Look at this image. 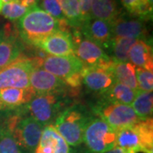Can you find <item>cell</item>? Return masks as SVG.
<instances>
[{
	"label": "cell",
	"mask_w": 153,
	"mask_h": 153,
	"mask_svg": "<svg viewBox=\"0 0 153 153\" xmlns=\"http://www.w3.org/2000/svg\"><path fill=\"white\" fill-rule=\"evenodd\" d=\"M69 153H91L88 149H78V150H74V149H70Z\"/></svg>",
	"instance_id": "31"
},
{
	"label": "cell",
	"mask_w": 153,
	"mask_h": 153,
	"mask_svg": "<svg viewBox=\"0 0 153 153\" xmlns=\"http://www.w3.org/2000/svg\"><path fill=\"white\" fill-rule=\"evenodd\" d=\"M92 116L81 105H71L61 111L52 125L69 146L77 147L83 143L84 130Z\"/></svg>",
	"instance_id": "2"
},
{
	"label": "cell",
	"mask_w": 153,
	"mask_h": 153,
	"mask_svg": "<svg viewBox=\"0 0 153 153\" xmlns=\"http://www.w3.org/2000/svg\"><path fill=\"white\" fill-rule=\"evenodd\" d=\"M111 72L116 82H118L137 91L136 67L131 62H117L114 60L111 66Z\"/></svg>",
	"instance_id": "22"
},
{
	"label": "cell",
	"mask_w": 153,
	"mask_h": 153,
	"mask_svg": "<svg viewBox=\"0 0 153 153\" xmlns=\"http://www.w3.org/2000/svg\"><path fill=\"white\" fill-rule=\"evenodd\" d=\"M122 12L117 0H92L90 18L102 20L111 24Z\"/></svg>",
	"instance_id": "21"
},
{
	"label": "cell",
	"mask_w": 153,
	"mask_h": 153,
	"mask_svg": "<svg viewBox=\"0 0 153 153\" xmlns=\"http://www.w3.org/2000/svg\"><path fill=\"white\" fill-rule=\"evenodd\" d=\"M111 25L113 37H124L149 40L146 25L144 20L133 16L128 13L121 14Z\"/></svg>",
	"instance_id": "12"
},
{
	"label": "cell",
	"mask_w": 153,
	"mask_h": 153,
	"mask_svg": "<svg viewBox=\"0 0 153 153\" xmlns=\"http://www.w3.org/2000/svg\"><path fill=\"white\" fill-rule=\"evenodd\" d=\"M82 63L75 55L70 56H44L41 61V67L55 76L66 81L71 76L81 74Z\"/></svg>",
	"instance_id": "11"
},
{
	"label": "cell",
	"mask_w": 153,
	"mask_h": 153,
	"mask_svg": "<svg viewBox=\"0 0 153 153\" xmlns=\"http://www.w3.org/2000/svg\"><path fill=\"white\" fill-rule=\"evenodd\" d=\"M82 83L88 89L100 94L105 93L116 82L111 68L102 66H83Z\"/></svg>",
	"instance_id": "13"
},
{
	"label": "cell",
	"mask_w": 153,
	"mask_h": 153,
	"mask_svg": "<svg viewBox=\"0 0 153 153\" xmlns=\"http://www.w3.org/2000/svg\"><path fill=\"white\" fill-rule=\"evenodd\" d=\"M67 106L66 92L36 94L24 105L26 113L43 126L52 125L57 116Z\"/></svg>",
	"instance_id": "5"
},
{
	"label": "cell",
	"mask_w": 153,
	"mask_h": 153,
	"mask_svg": "<svg viewBox=\"0 0 153 153\" xmlns=\"http://www.w3.org/2000/svg\"><path fill=\"white\" fill-rule=\"evenodd\" d=\"M0 117V153H23L13 134L10 111Z\"/></svg>",
	"instance_id": "20"
},
{
	"label": "cell",
	"mask_w": 153,
	"mask_h": 153,
	"mask_svg": "<svg viewBox=\"0 0 153 153\" xmlns=\"http://www.w3.org/2000/svg\"><path fill=\"white\" fill-rule=\"evenodd\" d=\"M36 93L31 88H0V111L17 109L28 104Z\"/></svg>",
	"instance_id": "17"
},
{
	"label": "cell",
	"mask_w": 153,
	"mask_h": 153,
	"mask_svg": "<svg viewBox=\"0 0 153 153\" xmlns=\"http://www.w3.org/2000/svg\"><path fill=\"white\" fill-rule=\"evenodd\" d=\"M42 59L22 57L0 70V88L30 87V76L37 66H41Z\"/></svg>",
	"instance_id": "8"
},
{
	"label": "cell",
	"mask_w": 153,
	"mask_h": 153,
	"mask_svg": "<svg viewBox=\"0 0 153 153\" xmlns=\"http://www.w3.org/2000/svg\"><path fill=\"white\" fill-rule=\"evenodd\" d=\"M37 48L53 56H70L74 55V44L71 33L56 31L44 39Z\"/></svg>",
	"instance_id": "15"
},
{
	"label": "cell",
	"mask_w": 153,
	"mask_h": 153,
	"mask_svg": "<svg viewBox=\"0 0 153 153\" xmlns=\"http://www.w3.org/2000/svg\"><path fill=\"white\" fill-rule=\"evenodd\" d=\"M62 13L69 26L72 28H80L82 22L79 0H57Z\"/></svg>",
	"instance_id": "26"
},
{
	"label": "cell",
	"mask_w": 153,
	"mask_h": 153,
	"mask_svg": "<svg viewBox=\"0 0 153 153\" xmlns=\"http://www.w3.org/2000/svg\"><path fill=\"white\" fill-rule=\"evenodd\" d=\"M79 29L84 37L98 44L105 51L109 49L110 43L113 36L111 25L108 22L90 18L84 22Z\"/></svg>",
	"instance_id": "16"
},
{
	"label": "cell",
	"mask_w": 153,
	"mask_h": 153,
	"mask_svg": "<svg viewBox=\"0 0 153 153\" xmlns=\"http://www.w3.org/2000/svg\"><path fill=\"white\" fill-rule=\"evenodd\" d=\"M29 10L30 9L24 7L19 3L14 1L10 3L4 4L0 13L7 20L15 22V21H18L20 18H22Z\"/></svg>",
	"instance_id": "28"
},
{
	"label": "cell",
	"mask_w": 153,
	"mask_h": 153,
	"mask_svg": "<svg viewBox=\"0 0 153 153\" xmlns=\"http://www.w3.org/2000/svg\"><path fill=\"white\" fill-rule=\"evenodd\" d=\"M70 146L53 125L44 126L34 153H69Z\"/></svg>",
	"instance_id": "18"
},
{
	"label": "cell",
	"mask_w": 153,
	"mask_h": 153,
	"mask_svg": "<svg viewBox=\"0 0 153 153\" xmlns=\"http://www.w3.org/2000/svg\"><path fill=\"white\" fill-rule=\"evenodd\" d=\"M38 1L40 2V9L48 13L49 16L54 17L58 22H67L57 0H38Z\"/></svg>",
	"instance_id": "30"
},
{
	"label": "cell",
	"mask_w": 153,
	"mask_h": 153,
	"mask_svg": "<svg viewBox=\"0 0 153 153\" xmlns=\"http://www.w3.org/2000/svg\"><path fill=\"white\" fill-rule=\"evenodd\" d=\"M3 4H4V3H3V0H0V12H1V10H2Z\"/></svg>",
	"instance_id": "33"
},
{
	"label": "cell",
	"mask_w": 153,
	"mask_h": 153,
	"mask_svg": "<svg viewBox=\"0 0 153 153\" xmlns=\"http://www.w3.org/2000/svg\"><path fill=\"white\" fill-rule=\"evenodd\" d=\"M136 79L138 90L152 92L153 71L136 68Z\"/></svg>",
	"instance_id": "29"
},
{
	"label": "cell",
	"mask_w": 153,
	"mask_h": 153,
	"mask_svg": "<svg viewBox=\"0 0 153 153\" xmlns=\"http://www.w3.org/2000/svg\"><path fill=\"white\" fill-rule=\"evenodd\" d=\"M10 118L14 136L23 153H34L44 126L27 114L23 106L12 110Z\"/></svg>",
	"instance_id": "4"
},
{
	"label": "cell",
	"mask_w": 153,
	"mask_h": 153,
	"mask_svg": "<svg viewBox=\"0 0 153 153\" xmlns=\"http://www.w3.org/2000/svg\"><path fill=\"white\" fill-rule=\"evenodd\" d=\"M117 147L125 153H152V118L138 121L118 130Z\"/></svg>",
	"instance_id": "3"
},
{
	"label": "cell",
	"mask_w": 153,
	"mask_h": 153,
	"mask_svg": "<svg viewBox=\"0 0 153 153\" xmlns=\"http://www.w3.org/2000/svg\"><path fill=\"white\" fill-rule=\"evenodd\" d=\"M137 39L124 37H112L110 43L109 49L111 52L112 59L117 62H127L128 60V53L132 45Z\"/></svg>",
	"instance_id": "25"
},
{
	"label": "cell",
	"mask_w": 153,
	"mask_h": 153,
	"mask_svg": "<svg viewBox=\"0 0 153 153\" xmlns=\"http://www.w3.org/2000/svg\"><path fill=\"white\" fill-rule=\"evenodd\" d=\"M30 87L36 94L62 93L68 88L62 79L41 66H37L31 73Z\"/></svg>",
	"instance_id": "14"
},
{
	"label": "cell",
	"mask_w": 153,
	"mask_h": 153,
	"mask_svg": "<svg viewBox=\"0 0 153 153\" xmlns=\"http://www.w3.org/2000/svg\"><path fill=\"white\" fill-rule=\"evenodd\" d=\"M23 50L16 28L10 24L0 27V70L22 58Z\"/></svg>",
	"instance_id": "10"
},
{
	"label": "cell",
	"mask_w": 153,
	"mask_h": 153,
	"mask_svg": "<svg viewBox=\"0 0 153 153\" xmlns=\"http://www.w3.org/2000/svg\"><path fill=\"white\" fill-rule=\"evenodd\" d=\"M136 92L137 91L124 84L115 82L114 84L109 89L100 94V100L112 103L131 105L132 102L135 97Z\"/></svg>",
	"instance_id": "23"
},
{
	"label": "cell",
	"mask_w": 153,
	"mask_h": 153,
	"mask_svg": "<svg viewBox=\"0 0 153 153\" xmlns=\"http://www.w3.org/2000/svg\"><path fill=\"white\" fill-rule=\"evenodd\" d=\"M128 60L136 68L153 71L152 48L149 40L137 39L129 50Z\"/></svg>",
	"instance_id": "19"
},
{
	"label": "cell",
	"mask_w": 153,
	"mask_h": 153,
	"mask_svg": "<svg viewBox=\"0 0 153 153\" xmlns=\"http://www.w3.org/2000/svg\"><path fill=\"white\" fill-rule=\"evenodd\" d=\"M127 13L147 21L152 17V4L149 0H120Z\"/></svg>",
	"instance_id": "27"
},
{
	"label": "cell",
	"mask_w": 153,
	"mask_h": 153,
	"mask_svg": "<svg viewBox=\"0 0 153 153\" xmlns=\"http://www.w3.org/2000/svg\"><path fill=\"white\" fill-rule=\"evenodd\" d=\"M140 120L152 118L153 94L152 92L137 90L135 97L131 104Z\"/></svg>",
	"instance_id": "24"
},
{
	"label": "cell",
	"mask_w": 153,
	"mask_h": 153,
	"mask_svg": "<svg viewBox=\"0 0 153 153\" xmlns=\"http://www.w3.org/2000/svg\"><path fill=\"white\" fill-rule=\"evenodd\" d=\"M69 27L67 22H58L36 5L17 21L16 28L22 42L38 47L44 39L56 31L68 32Z\"/></svg>",
	"instance_id": "1"
},
{
	"label": "cell",
	"mask_w": 153,
	"mask_h": 153,
	"mask_svg": "<svg viewBox=\"0 0 153 153\" xmlns=\"http://www.w3.org/2000/svg\"><path fill=\"white\" fill-rule=\"evenodd\" d=\"M105 153H125L123 150H121L120 148L118 147H116L113 148V149H111V150H110L108 152H106Z\"/></svg>",
	"instance_id": "32"
},
{
	"label": "cell",
	"mask_w": 153,
	"mask_h": 153,
	"mask_svg": "<svg viewBox=\"0 0 153 153\" xmlns=\"http://www.w3.org/2000/svg\"><path fill=\"white\" fill-rule=\"evenodd\" d=\"M71 33L74 55L84 66H102L111 68L114 60L98 44L84 37L79 28H72Z\"/></svg>",
	"instance_id": "7"
},
{
	"label": "cell",
	"mask_w": 153,
	"mask_h": 153,
	"mask_svg": "<svg viewBox=\"0 0 153 153\" xmlns=\"http://www.w3.org/2000/svg\"><path fill=\"white\" fill-rule=\"evenodd\" d=\"M117 130L93 115L83 134V143L91 153H105L117 146Z\"/></svg>",
	"instance_id": "6"
},
{
	"label": "cell",
	"mask_w": 153,
	"mask_h": 153,
	"mask_svg": "<svg viewBox=\"0 0 153 153\" xmlns=\"http://www.w3.org/2000/svg\"><path fill=\"white\" fill-rule=\"evenodd\" d=\"M92 112L117 131L140 121L130 105L112 103L102 100L95 104Z\"/></svg>",
	"instance_id": "9"
}]
</instances>
